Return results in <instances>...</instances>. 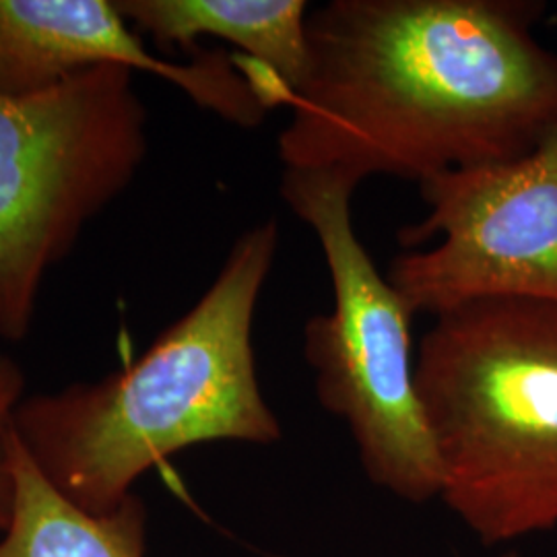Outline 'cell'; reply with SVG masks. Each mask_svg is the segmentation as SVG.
I'll use <instances>...</instances> for the list:
<instances>
[{"instance_id":"10","label":"cell","mask_w":557,"mask_h":557,"mask_svg":"<svg viewBox=\"0 0 557 557\" xmlns=\"http://www.w3.org/2000/svg\"><path fill=\"white\" fill-rule=\"evenodd\" d=\"M25 398V376L20 363L0 354V539L15 512V413Z\"/></svg>"},{"instance_id":"4","label":"cell","mask_w":557,"mask_h":557,"mask_svg":"<svg viewBox=\"0 0 557 557\" xmlns=\"http://www.w3.org/2000/svg\"><path fill=\"white\" fill-rule=\"evenodd\" d=\"M147 151V108L128 69L0 96V337H27L48 271L133 184Z\"/></svg>"},{"instance_id":"1","label":"cell","mask_w":557,"mask_h":557,"mask_svg":"<svg viewBox=\"0 0 557 557\" xmlns=\"http://www.w3.org/2000/svg\"><path fill=\"white\" fill-rule=\"evenodd\" d=\"M533 0H331L277 139L285 172L359 186L515 161L557 128V54Z\"/></svg>"},{"instance_id":"5","label":"cell","mask_w":557,"mask_h":557,"mask_svg":"<svg viewBox=\"0 0 557 557\" xmlns=\"http://www.w3.org/2000/svg\"><path fill=\"white\" fill-rule=\"evenodd\" d=\"M349 180L285 172L281 197L319 239L333 285V310L304 326L320 405L341 419L376 487L425 504L442 494L434 440L421 411L411 356L413 312L361 244Z\"/></svg>"},{"instance_id":"8","label":"cell","mask_w":557,"mask_h":557,"mask_svg":"<svg viewBox=\"0 0 557 557\" xmlns=\"http://www.w3.org/2000/svg\"><path fill=\"white\" fill-rule=\"evenodd\" d=\"M116 7L160 48L195 52L199 38H218L259 62L289 96L304 77L310 15L304 0H116Z\"/></svg>"},{"instance_id":"7","label":"cell","mask_w":557,"mask_h":557,"mask_svg":"<svg viewBox=\"0 0 557 557\" xmlns=\"http://www.w3.org/2000/svg\"><path fill=\"white\" fill-rule=\"evenodd\" d=\"M98 66L168 81L242 128L259 126L271 112L242 54L197 48L188 62L160 59L116 0H0V96H34Z\"/></svg>"},{"instance_id":"11","label":"cell","mask_w":557,"mask_h":557,"mask_svg":"<svg viewBox=\"0 0 557 557\" xmlns=\"http://www.w3.org/2000/svg\"><path fill=\"white\" fill-rule=\"evenodd\" d=\"M499 557H522L520 556V554H518V552H515V549H508V552H504V554H502V556Z\"/></svg>"},{"instance_id":"9","label":"cell","mask_w":557,"mask_h":557,"mask_svg":"<svg viewBox=\"0 0 557 557\" xmlns=\"http://www.w3.org/2000/svg\"><path fill=\"white\" fill-rule=\"evenodd\" d=\"M17 499L0 557H145L147 506L133 494L94 515L64 498L15 440Z\"/></svg>"},{"instance_id":"6","label":"cell","mask_w":557,"mask_h":557,"mask_svg":"<svg viewBox=\"0 0 557 557\" xmlns=\"http://www.w3.org/2000/svg\"><path fill=\"white\" fill-rule=\"evenodd\" d=\"M428 215L405 225L386 278L413 314L481 299L557 301V128L524 158L419 184Z\"/></svg>"},{"instance_id":"3","label":"cell","mask_w":557,"mask_h":557,"mask_svg":"<svg viewBox=\"0 0 557 557\" xmlns=\"http://www.w3.org/2000/svg\"><path fill=\"white\" fill-rule=\"evenodd\" d=\"M440 498L494 547L557 529V301L481 299L419 341Z\"/></svg>"},{"instance_id":"2","label":"cell","mask_w":557,"mask_h":557,"mask_svg":"<svg viewBox=\"0 0 557 557\" xmlns=\"http://www.w3.org/2000/svg\"><path fill=\"white\" fill-rule=\"evenodd\" d=\"M278 246L277 221L239 236L199 301L120 372L21 400L15 434L57 492L108 515L165 458L207 442L275 444L252 326Z\"/></svg>"}]
</instances>
